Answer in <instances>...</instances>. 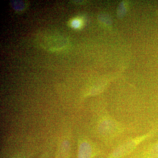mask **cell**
Returning a JSON list of instances; mask_svg holds the SVG:
<instances>
[{
	"mask_svg": "<svg viewBox=\"0 0 158 158\" xmlns=\"http://www.w3.org/2000/svg\"><path fill=\"white\" fill-rule=\"evenodd\" d=\"M37 41L42 48L50 52L63 50L69 46V40L59 34H41L37 37Z\"/></svg>",
	"mask_w": 158,
	"mask_h": 158,
	"instance_id": "3",
	"label": "cell"
},
{
	"mask_svg": "<svg viewBox=\"0 0 158 158\" xmlns=\"http://www.w3.org/2000/svg\"><path fill=\"white\" fill-rule=\"evenodd\" d=\"M148 158H158V140L152 143L148 151Z\"/></svg>",
	"mask_w": 158,
	"mask_h": 158,
	"instance_id": "5",
	"label": "cell"
},
{
	"mask_svg": "<svg viewBox=\"0 0 158 158\" xmlns=\"http://www.w3.org/2000/svg\"><path fill=\"white\" fill-rule=\"evenodd\" d=\"M158 130L156 127L149 132L135 137L129 138L118 145L111 154V158H118L129 153L136 148L138 145L154 135Z\"/></svg>",
	"mask_w": 158,
	"mask_h": 158,
	"instance_id": "2",
	"label": "cell"
},
{
	"mask_svg": "<svg viewBox=\"0 0 158 158\" xmlns=\"http://www.w3.org/2000/svg\"><path fill=\"white\" fill-rule=\"evenodd\" d=\"M94 149V146L90 141L83 139L79 144L78 158H91Z\"/></svg>",
	"mask_w": 158,
	"mask_h": 158,
	"instance_id": "4",
	"label": "cell"
},
{
	"mask_svg": "<svg viewBox=\"0 0 158 158\" xmlns=\"http://www.w3.org/2000/svg\"><path fill=\"white\" fill-rule=\"evenodd\" d=\"M11 6L13 9L17 11H23L27 9V4L23 1H12L11 2Z\"/></svg>",
	"mask_w": 158,
	"mask_h": 158,
	"instance_id": "6",
	"label": "cell"
},
{
	"mask_svg": "<svg viewBox=\"0 0 158 158\" xmlns=\"http://www.w3.org/2000/svg\"><path fill=\"white\" fill-rule=\"evenodd\" d=\"M100 137L106 144H111L126 131L124 125L106 111L100 117L97 126Z\"/></svg>",
	"mask_w": 158,
	"mask_h": 158,
	"instance_id": "1",
	"label": "cell"
},
{
	"mask_svg": "<svg viewBox=\"0 0 158 158\" xmlns=\"http://www.w3.org/2000/svg\"><path fill=\"white\" fill-rule=\"evenodd\" d=\"M69 26L74 29H79L82 26V21L78 18L73 19L68 23Z\"/></svg>",
	"mask_w": 158,
	"mask_h": 158,
	"instance_id": "7",
	"label": "cell"
}]
</instances>
